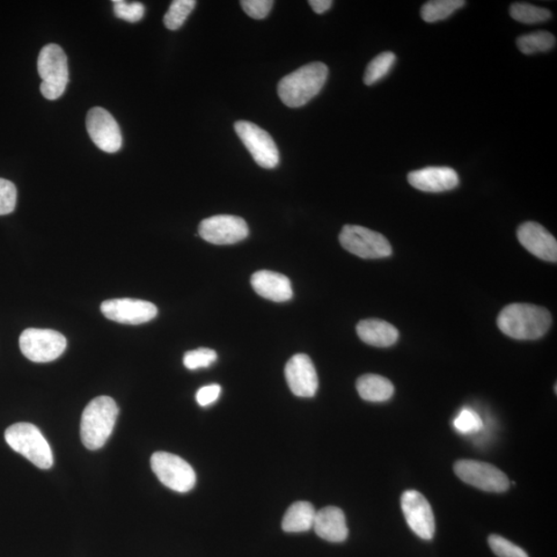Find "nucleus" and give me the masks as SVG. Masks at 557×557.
<instances>
[{"label": "nucleus", "mask_w": 557, "mask_h": 557, "mask_svg": "<svg viewBox=\"0 0 557 557\" xmlns=\"http://www.w3.org/2000/svg\"><path fill=\"white\" fill-rule=\"evenodd\" d=\"M552 325L551 312L532 304H511L501 311L497 326L510 338L537 340L545 335Z\"/></svg>", "instance_id": "f257e3e1"}, {"label": "nucleus", "mask_w": 557, "mask_h": 557, "mask_svg": "<svg viewBox=\"0 0 557 557\" xmlns=\"http://www.w3.org/2000/svg\"><path fill=\"white\" fill-rule=\"evenodd\" d=\"M101 313L122 325L138 326L157 316V307L146 300L135 298L109 299L100 306Z\"/></svg>", "instance_id": "f8f14e48"}, {"label": "nucleus", "mask_w": 557, "mask_h": 557, "mask_svg": "<svg viewBox=\"0 0 557 557\" xmlns=\"http://www.w3.org/2000/svg\"><path fill=\"white\" fill-rule=\"evenodd\" d=\"M151 467L158 480L166 487L185 494L196 483L194 467L186 460L173 453L158 451L151 458Z\"/></svg>", "instance_id": "6e6552de"}, {"label": "nucleus", "mask_w": 557, "mask_h": 557, "mask_svg": "<svg viewBox=\"0 0 557 557\" xmlns=\"http://www.w3.org/2000/svg\"><path fill=\"white\" fill-rule=\"evenodd\" d=\"M285 377L293 394L313 398L318 390V376L311 358L306 354L292 356L285 366Z\"/></svg>", "instance_id": "2eb2a0df"}, {"label": "nucleus", "mask_w": 557, "mask_h": 557, "mask_svg": "<svg viewBox=\"0 0 557 557\" xmlns=\"http://www.w3.org/2000/svg\"><path fill=\"white\" fill-rule=\"evenodd\" d=\"M86 127L92 142L101 151L116 153L121 149L122 135L118 123L107 109L97 107L87 114Z\"/></svg>", "instance_id": "4468645a"}, {"label": "nucleus", "mask_w": 557, "mask_h": 557, "mask_svg": "<svg viewBox=\"0 0 557 557\" xmlns=\"http://www.w3.org/2000/svg\"><path fill=\"white\" fill-rule=\"evenodd\" d=\"M454 472L467 485L488 493H504L510 486L507 476L500 468L483 461L458 460L454 465Z\"/></svg>", "instance_id": "1a4fd4ad"}, {"label": "nucleus", "mask_w": 557, "mask_h": 557, "mask_svg": "<svg viewBox=\"0 0 557 557\" xmlns=\"http://www.w3.org/2000/svg\"><path fill=\"white\" fill-rule=\"evenodd\" d=\"M234 129L256 164L268 170L278 165L280 154L273 137L266 130L244 120L236 122Z\"/></svg>", "instance_id": "9d476101"}, {"label": "nucleus", "mask_w": 557, "mask_h": 557, "mask_svg": "<svg viewBox=\"0 0 557 557\" xmlns=\"http://www.w3.org/2000/svg\"><path fill=\"white\" fill-rule=\"evenodd\" d=\"M464 0H435L429 2L421 7V18L428 24L445 20L451 14L465 6Z\"/></svg>", "instance_id": "b1692460"}, {"label": "nucleus", "mask_w": 557, "mask_h": 557, "mask_svg": "<svg viewBox=\"0 0 557 557\" xmlns=\"http://www.w3.org/2000/svg\"><path fill=\"white\" fill-rule=\"evenodd\" d=\"M316 510L309 502L293 503L282 520V529L286 533H303L313 529Z\"/></svg>", "instance_id": "412c9836"}, {"label": "nucleus", "mask_w": 557, "mask_h": 557, "mask_svg": "<svg viewBox=\"0 0 557 557\" xmlns=\"http://www.w3.org/2000/svg\"><path fill=\"white\" fill-rule=\"evenodd\" d=\"M356 390L363 400L373 402L391 400L394 393V386L390 380L373 373L359 377Z\"/></svg>", "instance_id": "4be33fe9"}, {"label": "nucleus", "mask_w": 557, "mask_h": 557, "mask_svg": "<svg viewBox=\"0 0 557 557\" xmlns=\"http://www.w3.org/2000/svg\"><path fill=\"white\" fill-rule=\"evenodd\" d=\"M454 428L463 434L478 431L483 427L480 416L470 409H464L453 421Z\"/></svg>", "instance_id": "2f4dec72"}, {"label": "nucleus", "mask_w": 557, "mask_h": 557, "mask_svg": "<svg viewBox=\"0 0 557 557\" xmlns=\"http://www.w3.org/2000/svg\"><path fill=\"white\" fill-rule=\"evenodd\" d=\"M251 285L259 296L276 303L288 302L293 297L289 278L272 270H260L253 274Z\"/></svg>", "instance_id": "a211bd4d"}, {"label": "nucleus", "mask_w": 557, "mask_h": 557, "mask_svg": "<svg viewBox=\"0 0 557 557\" xmlns=\"http://www.w3.org/2000/svg\"><path fill=\"white\" fill-rule=\"evenodd\" d=\"M119 408L106 395L92 400L84 410L80 420V439L86 448L98 450L104 447L111 436Z\"/></svg>", "instance_id": "7ed1b4c3"}, {"label": "nucleus", "mask_w": 557, "mask_h": 557, "mask_svg": "<svg viewBox=\"0 0 557 557\" xmlns=\"http://www.w3.org/2000/svg\"><path fill=\"white\" fill-rule=\"evenodd\" d=\"M401 505L410 529L423 540L434 538L435 516L427 498L416 490H407L401 496Z\"/></svg>", "instance_id": "ddd939ff"}, {"label": "nucleus", "mask_w": 557, "mask_h": 557, "mask_svg": "<svg viewBox=\"0 0 557 557\" xmlns=\"http://www.w3.org/2000/svg\"><path fill=\"white\" fill-rule=\"evenodd\" d=\"M313 529L318 537L332 543H341L348 538L345 515L333 505L316 512Z\"/></svg>", "instance_id": "6ab92c4d"}, {"label": "nucleus", "mask_w": 557, "mask_h": 557, "mask_svg": "<svg viewBox=\"0 0 557 557\" xmlns=\"http://www.w3.org/2000/svg\"><path fill=\"white\" fill-rule=\"evenodd\" d=\"M555 43V36L547 32L533 33L519 36L517 39V48L525 55L548 52L554 48Z\"/></svg>", "instance_id": "5701e85b"}, {"label": "nucleus", "mask_w": 557, "mask_h": 557, "mask_svg": "<svg viewBox=\"0 0 557 557\" xmlns=\"http://www.w3.org/2000/svg\"><path fill=\"white\" fill-rule=\"evenodd\" d=\"M339 241L344 249L364 260L385 259L392 253V245L383 234L363 226H344Z\"/></svg>", "instance_id": "0eeeda50"}, {"label": "nucleus", "mask_w": 557, "mask_h": 557, "mask_svg": "<svg viewBox=\"0 0 557 557\" xmlns=\"http://www.w3.org/2000/svg\"><path fill=\"white\" fill-rule=\"evenodd\" d=\"M410 185L424 193H444L457 188L459 177L453 168L430 166L408 175Z\"/></svg>", "instance_id": "f3484780"}, {"label": "nucleus", "mask_w": 557, "mask_h": 557, "mask_svg": "<svg viewBox=\"0 0 557 557\" xmlns=\"http://www.w3.org/2000/svg\"><path fill=\"white\" fill-rule=\"evenodd\" d=\"M517 238L519 243L538 259L556 262L557 241L545 227L537 222H525L518 227Z\"/></svg>", "instance_id": "dca6fc26"}, {"label": "nucleus", "mask_w": 557, "mask_h": 557, "mask_svg": "<svg viewBox=\"0 0 557 557\" xmlns=\"http://www.w3.org/2000/svg\"><path fill=\"white\" fill-rule=\"evenodd\" d=\"M218 355L214 350L209 348H199L186 352L183 363L188 370H199L209 368L210 365L217 361Z\"/></svg>", "instance_id": "cd10ccee"}, {"label": "nucleus", "mask_w": 557, "mask_h": 557, "mask_svg": "<svg viewBox=\"0 0 557 557\" xmlns=\"http://www.w3.org/2000/svg\"><path fill=\"white\" fill-rule=\"evenodd\" d=\"M327 77L328 68L325 63L306 64L280 80L278 98L289 108L303 107L322 90Z\"/></svg>", "instance_id": "f03ea898"}, {"label": "nucleus", "mask_w": 557, "mask_h": 557, "mask_svg": "<svg viewBox=\"0 0 557 557\" xmlns=\"http://www.w3.org/2000/svg\"><path fill=\"white\" fill-rule=\"evenodd\" d=\"M491 551L498 557H529L523 548L513 544L512 542L498 534H491L488 538Z\"/></svg>", "instance_id": "c756f323"}, {"label": "nucleus", "mask_w": 557, "mask_h": 557, "mask_svg": "<svg viewBox=\"0 0 557 557\" xmlns=\"http://www.w3.org/2000/svg\"><path fill=\"white\" fill-rule=\"evenodd\" d=\"M356 332L363 342L375 347H390L399 340L397 327L381 319H365L356 326Z\"/></svg>", "instance_id": "aec40b11"}, {"label": "nucleus", "mask_w": 557, "mask_h": 557, "mask_svg": "<svg viewBox=\"0 0 557 557\" xmlns=\"http://www.w3.org/2000/svg\"><path fill=\"white\" fill-rule=\"evenodd\" d=\"M16 203V186L11 181L0 178V216L11 214Z\"/></svg>", "instance_id": "7c9ffc66"}, {"label": "nucleus", "mask_w": 557, "mask_h": 557, "mask_svg": "<svg viewBox=\"0 0 557 557\" xmlns=\"http://www.w3.org/2000/svg\"><path fill=\"white\" fill-rule=\"evenodd\" d=\"M274 2L272 0H243L241 2V7L249 17L256 20L265 19L272 10Z\"/></svg>", "instance_id": "473e14b6"}, {"label": "nucleus", "mask_w": 557, "mask_h": 557, "mask_svg": "<svg viewBox=\"0 0 557 557\" xmlns=\"http://www.w3.org/2000/svg\"><path fill=\"white\" fill-rule=\"evenodd\" d=\"M195 5L194 0H175L164 18L165 27L170 31H177L185 24Z\"/></svg>", "instance_id": "bb28decb"}, {"label": "nucleus", "mask_w": 557, "mask_h": 557, "mask_svg": "<svg viewBox=\"0 0 557 557\" xmlns=\"http://www.w3.org/2000/svg\"><path fill=\"white\" fill-rule=\"evenodd\" d=\"M5 441L12 449L42 470L53 466V453L41 430L32 423L11 425L5 430Z\"/></svg>", "instance_id": "20e7f679"}, {"label": "nucleus", "mask_w": 557, "mask_h": 557, "mask_svg": "<svg viewBox=\"0 0 557 557\" xmlns=\"http://www.w3.org/2000/svg\"><path fill=\"white\" fill-rule=\"evenodd\" d=\"M332 0H310L309 5L316 14H324L333 5Z\"/></svg>", "instance_id": "f704fd0d"}, {"label": "nucleus", "mask_w": 557, "mask_h": 557, "mask_svg": "<svg viewBox=\"0 0 557 557\" xmlns=\"http://www.w3.org/2000/svg\"><path fill=\"white\" fill-rule=\"evenodd\" d=\"M397 56L392 52H383L373 58L366 67L363 82L365 85L372 86L382 80L392 69Z\"/></svg>", "instance_id": "a878e982"}, {"label": "nucleus", "mask_w": 557, "mask_h": 557, "mask_svg": "<svg viewBox=\"0 0 557 557\" xmlns=\"http://www.w3.org/2000/svg\"><path fill=\"white\" fill-rule=\"evenodd\" d=\"M114 13L117 18L136 24L142 20L145 14V6L141 3H127L124 0H113Z\"/></svg>", "instance_id": "c85d7f7f"}, {"label": "nucleus", "mask_w": 557, "mask_h": 557, "mask_svg": "<svg viewBox=\"0 0 557 557\" xmlns=\"http://www.w3.org/2000/svg\"><path fill=\"white\" fill-rule=\"evenodd\" d=\"M510 16L524 24H537L552 17L551 11L533 5L518 3L510 6Z\"/></svg>", "instance_id": "393cba45"}, {"label": "nucleus", "mask_w": 557, "mask_h": 557, "mask_svg": "<svg viewBox=\"0 0 557 557\" xmlns=\"http://www.w3.org/2000/svg\"><path fill=\"white\" fill-rule=\"evenodd\" d=\"M222 386L218 384H211L203 386L196 392V401L202 407H208L219 399L222 394Z\"/></svg>", "instance_id": "72a5a7b5"}, {"label": "nucleus", "mask_w": 557, "mask_h": 557, "mask_svg": "<svg viewBox=\"0 0 557 557\" xmlns=\"http://www.w3.org/2000/svg\"><path fill=\"white\" fill-rule=\"evenodd\" d=\"M19 345L22 354L33 363H50L63 354L68 342L53 329L28 328L21 334Z\"/></svg>", "instance_id": "423d86ee"}, {"label": "nucleus", "mask_w": 557, "mask_h": 557, "mask_svg": "<svg viewBox=\"0 0 557 557\" xmlns=\"http://www.w3.org/2000/svg\"><path fill=\"white\" fill-rule=\"evenodd\" d=\"M39 75L42 80L41 92L49 100L60 99L70 80L68 57L61 46L49 43L41 51Z\"/></svg>", "instance_id": "39448f33"}, {"label": "nucleus", "mask_w": 557, "mask_h": 557, "mask_svg": "<svg viewBox=\"0 0 557 557\" xmlns=\"http://www.w3.org/2000/svg\"><path fill=\"white\" fill-rule=\"evenodd\" d=\"M200 236L214 245H232L245 240L249 234L243 218L232 215H217L203 220L199 226Z\"/></svg>", "instance_id": "9b49d317"}]
</instances>
